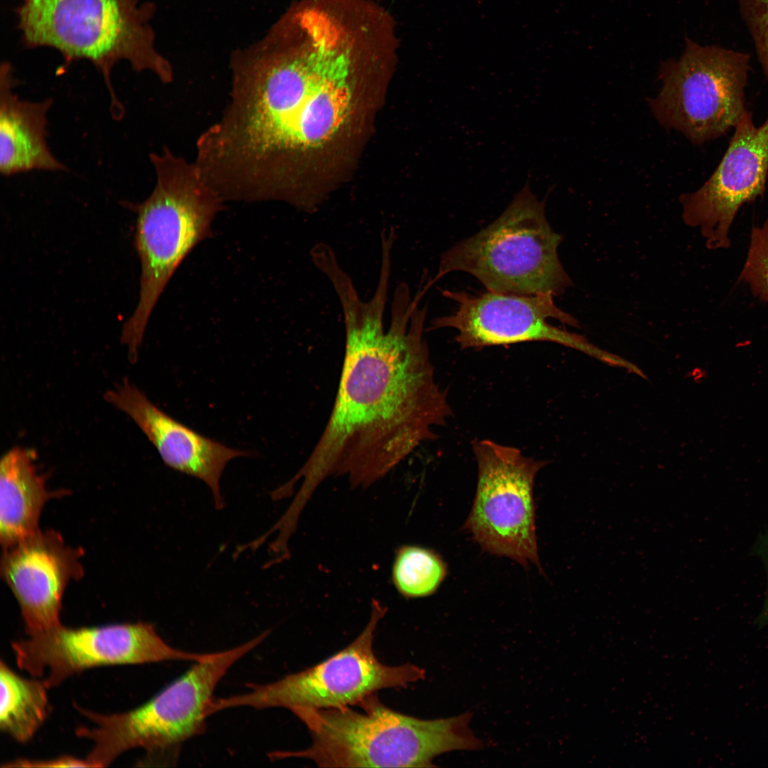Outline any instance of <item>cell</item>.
I'll return each mask as SVG.
<instances>
[{
	"label": "cell",
	"mask_w": 768,
	"mask_h": 768,
	"mask_svg": "<svg viewBox=\"0 0 768 768\" xmlns=\"http://www.w3.org/2000/svg\"><path fill=\"white\" fill-rule=\"evenodd\" d=\"M156 6L139 0H21L18 28L28 48L57 50L65 63L86 60L102 75L111 112L120 119L124 109L111 81L122 60L136 72L149 71L163 83L174 80L171 63L155 48L150 24Z\"/></svg>",
	"instance_id": "obj_5"
},
{
	"label": "cell",
	"mask_w": 768,
	"mask_h": 768,
	"mask_svg": "<svg viewBox=\"0 0 768 768\" xmlns=\"http://www.w3.org/2000/svg\"><path fill=\"white\" fill-rule=\"evenodd\" d=\"M752 294L768 304V218L751 230L747 257L738 277Z\"/></svg>",
	"instance_id": "obj_20"
},
{
	"label": "cell",
	"mask_w": 768,
	"mask_h": 768,
	"mask_svg": "<svg viewBox=\"0 0 768 768\" xmlns=\"http://www.w3.org/2000/svg\"><path fill=\"white\" fill-rule=\"evenodd\" d=\"M16 81L10 63L0 70V171L6 176L31 171H64L47 144L48 98L33 102L14 92Z\"/></svg>",
	"instance_id": "obj_16"
},
{
	"label": "cell",
	"mask_w": 768,
	"mask_h": 768,
	"mask_svg": "<svg viewBox=\"0 0 768 768\" xmlns=\"http://www.w3.org/2000/svg\"><path fill=\"white\" fill-rule=\"evenodd\" d=\"M443 295L456 302L457 309L450 315L434 319L430 329H454L457 331L455 339L462 348L550 341L592 354L601 353L582 336L546 321L553 318L579 327L574 317L555 304L551 294L519 295L489 291L473 295L445 290Z\"/></svg>",
	"instance_id": "obj_12"
},
{
	"label": "cell",
	"mask_w": 768,
	"mask_h": 768,
	"mask_svg": "<svg viewBox=\"0 0 768 768\" xmlns=\"http://www.w3.org/2000/svg\"><path fill=\"white\" fill-rule=\"evenodd\" d=\"M741 13L753 39L768 80V0H739Z\"/></svg>",
	"instance_id": "obj_21"
},
{
	"label": "cell",
	"mask_w": 768,
	"mask_h": 768,
	"mask_svg": "<svg viewBox=\"0 0 768 768\" xmlns=\"http://www.w3.org/2000/svg\"><path fill=\"white\" fill-rule=\"evenodd\" d=\"M0 685V728L18 742H28L47 716L48 688L43 681L21 677L3 660Z\"/></svg>",
	"instance_id": "obj_18"
},
{
	"label": "cell",
	"mask_w": 768,
	"mask_h": 768,
	"mask_svg": "<svg viewBox=\"0 0 768 768\" xmlns=\"http://www.w3.org/2000/svg\"><path fill=\"white\" fill-rule=\"evenodd\" d=\"M387 608L371 602L369 621L363 631L343 649L302 671L266 684H250L242 694L215 698L208 713L237 707L256 709L283 708H330L356 705L378 690L406 687L422 679L425 671L407 663L388 666L375 656L374 635Z\"/></svg>",
	"instance_id": "obj_8"
},
{
	"label": "cell",
	"mask_w": 768,
	"mask_h": 768,
	"mask_svg": "<svg viewBox=\"0 0 768 768\" xmlns=\"http://www.w3.org/2000/svg\"><path fill=\"white\" fill-rule=\"evenodd\" d=\"M447 575L442 558L434 552L415 545H402L396 551L392 579L398 592L405 598L433 594Z\"/></svg>",
	"instance_id": "obj_19"
},
{
	"label": "cell",
	"mask_w": 768,
	"mask_h": 768,
	"mask_svg": "<svg viewBox=\"0 0 768 768\" xmlns=\"http://www.w3.org/2000/svg\"><path fill=\"white\" fill-rule=\"evenodd\" d=\"M149 160L156 174L152 192L141 203L124 202L137 214L134 245L141 264L138 304L121 334L133 363L168 282L195 247L210 237L225 204L194 161L166 146L151 153Z\"/></svg>",
	"instance_id": "obj_4"
},
{
	"label": "cell",
	"mask_w": 768,
	"mask_h": 768,
	"mask_svg": "<svg viewBox=\"0 0 768 768\" xmlns=\"http://www.w3.org/2000/svg\"><path fill=\"white\" fill-rule=\"evenodd\" d=\"M472 449L477 486L464 528L484 550L540 569L533 489L546 462L489 439L474 440Z\"/></svg>",
	"instance_id": "obj_10"
},
{
	"label": "cell",
	"mask_w": 768,
	"mask_h": 768,
	"mask_svg": "<svg viewBox=\"0 0 768 768\" xmlns=\"http://www.w3.org/2000/svg\"><path fill=\"white\" fill-rule=\"evenodd\" d=\"M5 767H92L85 759L71 756H63L46 760H30L19 759L4 765Z\"/></svg>",
	"instance_id": "obj_22"
},
{
	"label": "cell",
	"mask_w": 768,
	"mask_h": 768,
	"mask_svg": "<svg viewBox=\"0 0 768 768\" xmlns=\"http://www.w3.org/2000/svg\"><path fill=\"white\" fill-rule=\"evenodd\" d=\"M767 176L768 117L757 127L747 111L710 178L695 191L680 196L684 222L700 229L708 248H729L738 210L762 196Z\"/></svg>",
	"instance_id": "obj_13"
},
{
	"label": "cell",
	"mask_w": 768,
	"mask_h": 768,
	"mask_svg": "<svg viewBox=\"0 0 768 768\" xmlns=\"http://www.w3.org/2000/svg\"><path fill=\"white\" fill-rule=\"evenodd\" d=\"M375 694L356 704L360 710L350 706L292 710L312 742L302 750L273 752L270 757L304 758L319 767H433L439 754L483 747L470 729L471 712L424 720L390 709Z\"/></svg>",
	"instance_id": "obj_3"
},
{
	"label": "cell",
	"mask_w": 768,
	"mask_h": 768,
	"mask_svg": "<svg viewBox=\"0 0 768 768\" xmlns=\"http://www.w3.org/2000/svg\"><path fill=\"white\" fill-rule=\"evenodd\" d=\"M396 36L367 0H297L232 53L229 99L196 142L195 163L226 202H263L285 161L328 141L349 113L359 57Z\"/></svg>",
	"instance_id": "obj_1"
},
{
	"label": "cell",
	"mask_w": 768,
	"mask_h": 768,
	"mask_svg": "<svg viewBox=\"0 0 768 768\" xmlns=\"http://www.w3.org/2000/svg\"><path fill=\"white\" fill-rule=\"evenodd\" d=\"M53 496L39 474L34 454L16 447L0 464V540L6 550L38 531L42 509Z\"/></svg>",
	"instance_id": "obj_17"
},
{
	"label": "cell",
	"mask_w": 768,
	"mask_h": 768,
	"mask_svg": "<svg viewBox=\"0 0 768 768\" xmlns=\"http://www.w3.org/2000/svg\"><path fill=\"white\" fill-rule=\"evenodd\" d=\"M759 546H760V548H761L760 553H761L762 556V558L764 559V564L766 565V569L767 570V575H768V531L767 532L766 534H764V535L762 538V540H760V545ZM767 592H768V590H767ZM767 597H768V596H767Z\"/></svg>",
	"instance_id": "obj_23"
},
{
	"label": "cell",
	"mask_w": 768,
	"mask_h": 768,
	"mask_svg": "<svg viewBox=\"0 0 768 768\" xmlns=\"http://www.w3.org/2000/svg\"><path fill=\"white\" fill-rule=\"evenodd\" d=\"M81 554L53 530H40L4 550L1 575L19 604L28 636L62 624L65 589L71 580L82 575Z\"/></svg>",
	"instance_id": "obj_14"
},
{
	"label": "cell",
	"mask_w": 768,
	"mask_h": 768,
	"mask_svg": "<svg viewBox=\"0 0 768 768\" xmlns=\"http://www.w3.org/2000/svg\"><path fill=\"white\" fill-rule=\"evenodd\" d=\"M748 54L686 40L678 60L662 63V86L649 98L651 111L666 129L701 145L734 129L747 112Z\"/></svg>",
	"instance_id": "obj_9"
},
{
	"label": "cell",
	"mask_w": 768,
	"mask_h": 768,
	"mask_svg": "<svg viewBox=\"0 0 768 768\" xmlns=\"http://www.w3.org/2000/svg\"><path fill=\"white\" fill-rule=\"evenodd\" d=\"M390 274H379L373 297L363 301L351 277L331 281L342 309L345 352L329 419L305 463L284 484L293 503L304 508L328 477L347 476L353 487H368L404 461L421 444L437 437L452 410L438 385L423 337L427 307L399 284L384 325Z\"/></svg>",
	"instance_id": "obj_2"
},
{
	"label": "cell",
	"mask_w": 768,
	"mask_h": 768,
	"mask_svg": "<svg viewBox=\"0 0 768 768\" xmlns=\"http://www.w3.org/2000/svg\"><path fill=\"white\" fill-rule=\"evenodd\" d=\"M529 178L502 214L442 255L434 279L461 271L489 291L519 295L558 296L572 284L558 247L562 236L545 216V198L532 192Z\"/></svg>",
	"instance_id": "obj_7"
},
{
	"label": "cell",
	"mask_w": 768,
	"mask_h": 768,
	"mask_svg": "<svg viewBox=\"0 0 768 768\" xmlns=\"http://www.w3.org/2000/svg\"><path fill=\"white\" fill-rule=\"evenodd\" d=\"M105 399L133 420L168 467L203 481L211 491L215 508L224 507L220 489L223 471L231 459L250 452L230 448L181 423L127 379L108 390Z\"/></svg>",
	"instance_id": "obj_15"
},
{
	"label": "cell",
	"mask_w": 768,
	"mask_h": 768,
	"mask_svg": "<svg viewBox=\"0 0 768 768\" xmlns=\"http://www.w3.org/2000/svg\"><path fill=\"white\" fill-rule=\"evenodd\" d=\"M18 666L48 688L86 669L166 661H198L207 654L176 649L149 623L68 628L63 624L11 643Z\"/></svg>",
	"instance_id": "obj_11"
},
{
	"label": "cell",
	"mask_w": 768,
	"mask_h": 768,
	"mask_svg": "<svg viewBox=\"0 0 768 768\" xmlns=\"http://www.w3.org/2000/svg\"><path fill=\"white\" fill-rule=\"evenodd\" d=\"M223 651L209 653L152 698L134 710L105 715L77 707L92 722L76 735L93 747L86 759L92 767L110 765L123 752L144 749V762L176 760L183 743L204 732L213 692L228 669L268 636Z\"/></svg>",
	"instance_id": "obj_6"
}]
</instances>
